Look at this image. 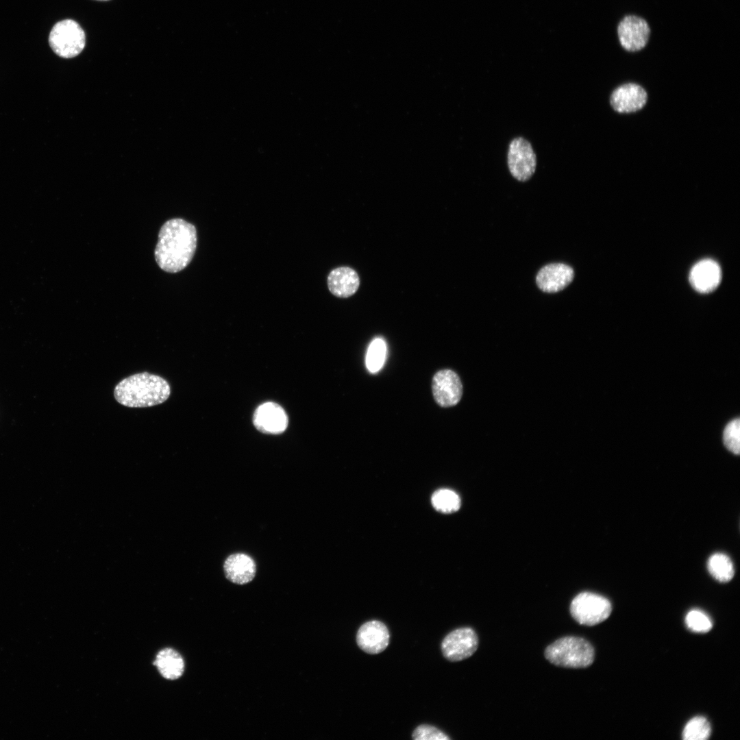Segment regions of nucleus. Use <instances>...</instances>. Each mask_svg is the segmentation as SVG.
Here are the masks:
<instances>
[{"instance_id": "nucleus-1", "label": "nucleus", "mask_w": 740, "mask_h": 740, "mask_svg": "<svg viewBox=\"0 0 740 740\" xmlns=\"http://www.w3.org/2000/svg\"><path fill=\"white\" fill-rule=\"evenodd\" d=\"M195 227L182 219L165 222L158 234L154 256L161 269L169 273L183 270L190 262L197 247Z\"/></svg>"}, {"instance_id": "nucleus-2", "label": "nucleus", "mask_w": 740, "mask_h": 740, "mask_svg": "<svg viewBox=\"0 0 740 740\" xmlns=\"http://www.w3.org/2000/svg\"><path fill=\"white\" fill-rule=\"evenodd\" d=\"M171 388L163 378L147 372L122 380L115 386L114 396L121 404L130 408H145L160 404L170 396Z\"/></svg>"}, {"instance_id": "nucleus-3", "label": "nucleus", "mask_w": 740, "mask_h": 740, "mask_svg": "<svg viewBox=\"0 0 740 740\" xmlns=\"http://www.w3.org/2000/svg\"><path fill=\"white\" fill-rule=\"evenodd\" d=\"M545 656L551 663L567 668H584L591 665L595 657L591 644L578 637L560 638L548 645Z\"/></svg>"}, {"instance_id": "nucleus-4", "label": "nucleus", "mask_w": 740, "mask_h": 740, "mask_svg": "<svg viewBox=\"0 0 740 740\" xmlns=\"http://www.w3.org/2000/svg\"><path fill=\"white\" fill-rule=\"evenodd\" d=\"M49 42L53 52L63 58L79 55L85 47L86 36L82 27L75 21L65 19L53 27Z\"/></svg>"}, {"instance_id": "nucleus-5", "label": "nucleus", "mask_w": 740, "mask_h": 740, "mask_svg": "<svg viewBox=\"0 0 740 740\" xmlns=\"http://www.w3.org/2000/svg\"><path fill=\"white\" fill-rule=\"evenodd\" d=\"M611 611L612 606L608 599L591 592L579 593L570 604L572 617L585 626H594L604 621Z\"/></svg>"}, {"instance_id": "nucleus-6", "label": "nucleus", "mask_w": 740, "mask_h": 740, "mask_svg": "<svg viewBox=\"0 0 740 740\" xmlns=\"http://www.w3.org/2000/svg\"><path fill=\"white\" fill-rule=\"evenodd\" d=\"M616 33L620 47L627 52L635 53L648 45L651 29L644 18L628 14L619 21Z\"/></svg>"}, {"instance_id": "nucleus-7", "label": "nucleus", "mask_w": 740, "mask_h": 740, "mask_svg": "<svg viewBox=\"0 0 740 740\" xmlns=\"http://www.w3.org/2000/svg\"><path fill=\"white\" fill-rule=\"evenodd\" d=\"M507 165L511 175L520 182L528 181L535 172L536 156L530 143L516 137L509 143Z\"/></svg>"}, {"instance_id": "nucleus-8", "label": "nucleus", "mask_w": 740, "mask_h": 740, "mask_svg": "<svg viewBox=\"0 0 740 740\" xmlns=\"http://www.w3.org/2000/svg\"><path fill=\"white\" fill-rule=\"evenodd\" d=\"M478 646V638L471 628L456 629L443 639L441 651L443 656L452 662L465 660L474 654Z\"/></svg>"}, {"instance_id": "nucleus-9", "label": "nucleus", "mask_w": 740, "mask_h": 740, "mask_svg": "<svg viewBox=\"0 0 740 740\" xmlns=\"http://www.w3.org/2000/svg\"><path fill=\"white\" fill-rule=\"evenodd\" d=\"M432 388L435 401L442 407L455 406L463 394L460 379L450 369L441 370L434 375Z\"/></svg>"}, {"instance_id": "nucleus-10", "label": "nucleus", "mask_w": 740, "mask_h": 740, "mask_svg": "<svg viewBox=\"0 0 740 740\" xmlns=\"http://www.w3.org/2000/svg\"><path fill=\"white\" fill-rule=\"evenodd\" d=\"M390 634L386 626L380 621L365 622L358 628L356 642L365 652L376 654L383 652L389 643Z\"/></svg>"}, {"instance_id": "nucleus-11", "label": "nucleus", "mask_w": 740, "mask_h": 740, "mask_svg": "<svg viewBox=\"0 0 740 740\" xmlns=\"http://www.w3.org/2000/svg\"><path fill=\"white\" fill-rule=\"evenodd\" d=\"M645 90L636 83H626L616 88L610 95V103L619 113H631L641 110L647 102Z\"/></svg>"}, {"instance_id": "nucleus-12", "label": "nucleus", "mask_w": 740, "mask_h": 740, "mask_svg": "<svg viewBox=\"0 0 740 740\" xmlns=\"http://www.w3.org/2000/svg\"><path fill=\"white\" fill-rule=\"evenodd\" d=\"M253 421L257 430L266 434H280L288 426V417L284 410L271 402H265L256 408Z\"/></svg>"}, {"instance_id": "nucleus-13", "label": "nucleus", "mask_w": 740, "mask_h": 740, "mask_svg": "<svg viewBox=\"0 0 740 740\" xmlns=\"http://www.w3.org/2000/svg\"><path fill=\"white\" fill-rule=\"evenodd\" d=\"M574 276L573 269L564 263H552L542 267L537 273L538 287L546 293H556L569 285Z\"/></svg>"}, {"instance_id": "nucleus-14", "label": "nucleus", "mask_w": 740, "mask_h": 740, "mask_svg": "<svg viewBox=\"0 0 740 740\" xmlns=\"http://www.w3.org/2000/svg\"><path fill=\"white\" fill-rule=\"evenodd\" d=\"M722 280L719 265L711 259H704L697 262L689 273V282L695 290L702 293L713 291Z\"/></svg>"}, {"instance_id": "nucleus-15", "label": "nucleus", "mask_w": 740, "mask_h": 740, "mask_svg": "<svg viewBox=\"0 0 740 740\" xmlns=\"http://www.w3.org/2000/svg\"><path fill=\"white\" fill-rule=\"evenodd\" d=\"M227 580L237 584H245L255 577L256 567L254 560L248 555L241 553L229 556L223 565Z\"/></svg>"}, {"instance_id": "nucleus-16", "label": "nucleus", "mask_w": 740, "mask_h": 740, "mask_svg": "<svg viewBox=\"0 0 740 740\" xmlns=\"http://www.w3.org/2000/svg\"><path fill=\"white\" fill-rule=\"evenodd\" d=\"M328 285L334 295L345 298L356 292L360 285V280L354 269L346 267H338L330 273Z\"/></svg>"}, {"instance_id": "nucleus-17", "label": "nucleus", "mask_w": 740, "mask_h": 740, "mask_svg": "<svg viewBox=\"0 0 740 740\" xmlns=\"http://www.w3.org/2000/svg\"><path fill=\"white\" fill-rule=\"evenodd\" d=\"M154 665L166 679L179 678L184 671V661L179 652L172 648H164L156 655Z\"/></svg>"}, {"instance_id": "nucleus-18", "label": "nucleus", "mask_w": 740, "mask_h": 740, "mask_svg": "<svg viewBox=\"0 0 740 740\" xmlns=\"http://www.w3.org/2000/svg\"><path fill=\"white\" fill-rule=\"evenodd\" d=\"M707 567L710 574L717 581L726 582L734 576V567L730 558L724 554H713L708 560Z\"/></svg>"}, {"instance_id": "nucleus-19", "label": "nucleus", "mask_w": 740, "mask_h": 740, "mask_svg": "<svg viewBox=\"0 0 740 740\" xmlns=\"http://www.w3.org/2000/svg\"><path fill=\"white\" fill-rule=\"evenodd\" d=\"M386 353V345L382 338H376L371 341L366 355L367 368L371 373H375L382 367Z\"/></svg>"}, {"instance_id": "nucleus-20", "label": "nucleus", "mask_w": 740, "mask_h": 740, "mask_svg": "<svg viewBox=\"0 0 740 740\" xmlns=\"http://www.w3.org/2000/svg\"><path fill=\"white\" fill-rule=\"evenodd\" d=\"M711 728L708 720L701 716L690 719L682 731L684 740H706L711 735Z\"/></svg>"}, {"instance_id": "nucleus-21", "label": "nucleus", "mask_w": 740, "mask_h": 740, "mask_svg": "<svg viewBox=\"0 0 740 740\" xmlns=\"http://www.w3.org/2000/svg\"><path fill=\"white\" fill-rule=\"evenodd\" d=\"M432 503L437 510L450 513L460 508V500L455 492L449 489H440L433 494Z\"/></svg>"}, {"instance_id": "nucleus-22", "label": "nucleus", "mask_w": 740, "mask_h": 740, "mask_svg": "<svg viewBox=\"0 0 740 740\" xmlns=\"http://www.w3.org/2000/svg\"><path fill=\"white\" fill-rule=\"evenodd\" d=\"M685 622L689 629L695 632H707L713 627L710 617L703 611L697 609L691 610L687 613Z\"/></svg>"}, {"instance_id": "nucleus-23", "label": "nucleus", "mask_w": 740, "mask_h": 740, "mask_svg": "<svg viewBox=\"0 0 740 740\" xmlns=\"http://www.w3.org/2000/svg\"><path fill=\"white\" fill-rule=\"evenodd\" d=\"M723 441L725 447L738 455L740 451V421L739 419L730 421L724 430Z\"/></svg>"}, {"instance_id": "nucleus-24", "label": "nucleus", "mask_w": 740, "mask_h": 740, "mask_svg": "<svg viewBox=\"0 0 740 740\" xmlns=\"http://www.w3.org/2000/svg\"><path fill=\"white\" fill-rule=\"evenodd\" d=\"M412 737L415 740H449L450 738L437 728L422 724L417 726L412 732Z\"/></svg>"}, {"instance_id": "nucleus-25", "label": "nucleus", "mask_w": 740, "mask_h": 740, "mask_svg": "<svg viewBox=\"0 0 740 740\" xmlns=\"http://www.w3.org/2000/svg\"><path fill=\"white\" fill-rule=\"evenodd\" d=\"M97 1H108V0H97Z\"/></svg>"}]
</instances>
